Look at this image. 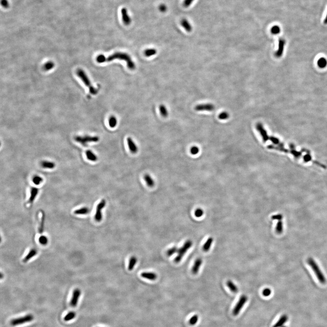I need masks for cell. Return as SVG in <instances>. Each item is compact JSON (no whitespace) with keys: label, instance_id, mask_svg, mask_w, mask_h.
Instances as JSON below:
<instances>
[{"label":"cell","instance_id":"1","mask_svg":"<svg viewBox=\"0 0 327 327\" xmlns=\"http://www.w3.org/2000/svg\"><path fill=\"white\" fill-rule=\"evenodd\" d=\"M115 59L125 61L127 63L128 67L130 70H133L136 68L135 64L132 60L131 58L129 55L123 52H116L107 57H105L104 55H99L96 57V61L98 63H102L109 61L110 62Z\"/></svg>","mask_w":327,"mask_h":327},{"label":"cell","instance_id":"2","mask_svg":"<svg viewBox=\"0 0 327 327\" xmlns=\"http://www.w3.org/2000/svg\"><path fill=\"white\" fill-rule=\"evenodd\" d=\"M307 262L312 269H313L319 281L321 284H325L326 282V278L314 260L312 258H309L308 259Z\"/></svg>","mask_w":327,"mask_h":327},{"label":"cell","instance_id":"3","mask_svg":"<svg viewBox=\"0 0 327 327\" xmlns=\"http://www.w3.org/2000/svg\"><path fill=\"white\" fill-rule=\"evenodd\" d=\"M77 76L83 82V83L89 88V91L90 94L95 95L97 93L98 91L97 89L92 86L90 80L84 71L81 69H78L77 70Z\"/></svg>","mask_w":327,"mask_h":327},{"label":"cell","instance_id":"4","mask_svg":"<svg viewBox=\"0 0 327 327\" xmlns=\"http://www.w3.org/2000/svg\"><path fill=\"white\" fill-rule=\"evenodd\" d=\"M192 244V242L191 240H187L184 243L182 246L178 249L177 252L178 255L174 260V261L175 263H178L180 262L185 253L188 250H189V248H191Z\"/></svg>","mask_w":327,"mask_h":327},{"label":"cell","instance_id":"5","mask_svg":"<svg viewBox=\"0 0 327 327\" xmlns=\"http://www.w3.org/2000/svg\"><path fill=\"white\" fill-rule=\"evenodd\" d=\"M34 319V318L33 315L31 314H28L24 316L23 317L13 319V320L10 321V324L13 326L21 325L24 324L25 323L31 322L33 321Z\"/></svg>","mask_w":327,"mask_h":327},{"label":"cell","instance_id":"6","mask_svg":"<svg viewBox=\"0 0 327 327\" xmlns=\"http://www.w3.org/2000/svg\"><path fill=\"white\" fill-rule=\"evenodd\" d=\"M75 141L78 143L85 145L90 142H97L99 141V137L98 136H77L75 138Z\"/></svg>","mask_w":327,"mask_h":327},{"label":"cell","instance_id":"7","mask_svg":"<svg viewBox=\"0 0 327 327\" xmlns=\"http://www.w3.org/2000/svg\"><path fill=\"white\" fill-rule=\"evenodd\" d=\"M106 205V201L105 200H102L97 205L96 209V212L95 215V219L97 222L101 221L102 220V210Z\"/></svg>","mask_w":327,"mask_h":327},{"label":"cell","instance_id":"8","mask_svg":"<svg viewBox=\"0 0 327 327\" xmlns=\"http://www.w3.org/2000/svg\"><path fill=\"white\" fill-rule=\"evenodd\" d=\"M248 300V298L246 296L244 295L241 296L238 302L237 303L236 306L233 310V314L234 315H237L239 314L242 308L243 307L245 303Z\"/></svg>","mask_w":327,"mask_h":327},{"label":"cell","instance_id":"9","mask_svg":"<svg viewBox=\"0 0 327 327\" xmlns=\"http://www.w3.org/2000/svg\"><path fill=\"white\" fill-rule=\"evenodd\" d=\"M81 295V291L80 289H76L74 290L72 299L70 300V302L71 306L72 307H76L77 306Z\"/></svg>","mask_w":327,"mask_h":327},{"label":"cell","instance_id":"10","mask_svg":"<svg viewBox=\"0 0 327 327\" xmlns=\"http://www.w3.org/2000/svg\"><path fill=\"white\" fill-rule=\"evenodd\" d=\"M215 109L214 105L212 104L207 103L200 104L197 105L195 107V110L198 111H212Z\"/></svg>","mask_w":327,"mask_h":327},{"label":"cell","instance_id":"11","mask_svg":"<svg viewBox=\"0 0 327 327\" xmlns=\"http://www.w3.org/2000/svg\"><path fill=\"white\" fill-rule=\"evenodd\" d=\"M256 129H257V131L260 132V134L262 136V139H263V141L264 142H266L267 141H268L269 136L267 134V131L266 130L264 129L263 125L260 123H258L256 125Z\"/></svg>","mask_w":327,"mask_h":327},{"label":"cell","instance_id":"12","mask_svg":"<svg viewBox=\"0 0 327 327\" xmlns=\"http://www.w3.org/2000/svg\"><path fill=\"white\" fill-rule=\"evenodd\" d=\"M285 45V40L283 38H280L278 40V49L275 53V56L277 58H280L283 55L284 48Z\"/></svg>","mask_w":327,"mask_h":327},{"label":"cell","instance_id":"13","mask_svg":"<svg viewBox=\"0 0 327 327\" xmlns=\"http://www.w3.org/2000/svg\"><path fill=\"white\" fill-rule=\"evenodd\" d=\"M122 21L125 25H129L131 22V19L129 16L128 10L126 8H123L121 10Z\"/></svg>","mask_w":327,"mask_h":327},{"label":"cell","instance_id":"14","mask_svg":"<svg viewBox=\"0 0 327 327\" xmlns=\"http://www.w3.org/2000/svg\"><path fill=\"white\" fill-rule=\"evenodd\" d=\"M127 141L128 145L130 151L133 154L136 153L138 151V147L137 146L136 143L133 140L131 137H128L127 139Z\"/></svg>","mask_w":327,"mask_h":327},{"label":"cell","instance_id":"15","mask_svg":"<svg viewBox=\"0 0 327 327\" xmlns=\"http://www.w3.org/2000/svg\"><path fill=\"white\" fill-rule=\"evenodd\" d=\"M202 264V260L200 258H198L196 260L191 270L192 273L193 274H196L198 273Z\"/></svg>","mask_w":327,"mask_h":327},{"label":"cell","instance_id":"16","mask_svg":"<svg viewBox=\"0 0 327 327\" xmlns=\"http://www.w3.org/2000/svg\"><path fill=\"white\" fill-rule=\"evenodd\" d=\"M141 276L143 278L152 281L155 280L157 278V275L154 272H143L141 274Z\"/></svg>","mask_w":327,"mask_h":327},{"label":"cell","instance_id":"17","mask_svg":"<svg viewBox=\"0 0 327 327\" xmlns=\"http://www.w3.org/2000/svg\"><path fill=\"white\" fill-rule=\"evenodd\" d=\"M38 254V251L35 248H32L30 250L27 255L25 256L23 260V262L26 263L29 260L32 259V258L35 257Z\"/></svg>","mask_w":327,"mask_h":327},{"label":"cell","instance_id":"18","mask_svg":"<svg viewBox=\"0 0 327 327\" xmlns=\"http://www.w3.org/2000/svg\"><path fill=\"white\" fill-rule=\"evenodd\" d=\"M180 24L181 26L184 28L186 31L187 32H191L192 30V27L191 23L187 19H183L180 22Z\"/></svg>","mask_w":327,"mask_h":327},{"label":"cell","instance_id":"19","mask_svg":"<svg viewBox=\"0 0 327 327\" xmlns=\"http://www.w3.org/2000/svg\"><path fill=\"white\" fill-rule=\"evenodd\" d=\"M38 189L35 187L31 188V189L30 197L29 199V203H32L34 202L35 199L36 198V196L38 194Z\"/></svg>","mask_w":327,"mask_h":327},{"label":"cell","instance_id":"20","mask_svg":"<svg viewBox=\"0 0 327 327\" xmlns=\"http://www.w3.org/2000/svg\"><path fill=\"white\" fill-rule=\"evenodd\" d=\"M90 209L87 207H84L75 210L74 213L77 215H86L90 212Z\"/></svg>","mask_w":327,"mask_h":327},{"label":"cell","instance_id":"21","mask_svg":"<svg viewBox=\"0 0 327 327\" xmlns=\"http://www.w3.org/2000/svg\"><path fill=\"white\" fill-rule=\"evenodd\" d=\"M144 178L145 181V182L147 184L148 186L150 187H153L154 186V180L152 179V177H151V176H150V175H149V174L145 175Z\"/></svg>","mask_w":327,"mask_h":327},{"label":"cell","instance_id":"22","mask_svg":"<svg viewBox=\"0 0 327 327\" xmlns=\"http://www.w3.org/2000/svg\"><path fill=\"white\" fill-rule=\"evenodd\" d=\"M86 157L89 159V161L93 162L96 161H97V157L91 150H87L86 152Z\"/></svg>","mask_w":327,"mask_h":327},{"label":"cell","instance_id":"23","mask_svg":"<svg viewBox=\"0 0 327 327\" xmlns=\"http://www.w3.org/2000/svg\"><path fill=\"white\" fill-rule=\"evenodd\" d=\"M213 242V239L212 238L210 237L208 239L203 245V250L205 252H207L211 248V245L212 244Z\"/></svg>","mask_w":327,"mask_h":327},{"label":"cell","instance_id":"24","mask_svg":"<svg viewBox=\"0 0 327 327\" xmlns=\"http://www.w3.org/2000/svg\"><path fill=\"white\" fill-rule=\"evenodd\" d=\"M288 320V317L286 315H283L280 319L276 323L273 327H281L283 326Z\"/></svg>","mask_w":327,"mask_h":327},{"label":"cell","instance_id":"25","mask_svg":"<svg viewBox=\"0 0 327 327\" xmlns=\"http://www.w3.org/2000/svg\"><path fill=\"white\" fill-rule=\"evenodd\" d=\"M41 166L45 169H52L55 167V164L52 162L43 161L41 163Z\"/></svg>","mask_w":327,"mask_h":327},{"label":"cell","instance_id":"26","mask_svg":"<svg viewBox=\"0 0 327 327\" xmlns=\"http://www.w3.org/2000/svg\"><path fill=\"white\" fill-rule=\"evenodd\" d=\"M227 285L230 289L234 293H236L238 291V289L237 286L233 283V282L229 280L227 282Z\"/></svg>","mask_w":327,"mask_h":327},{"label":"cell","instance_id":"27","mask_svg":"<svg viewBox=\"0 0 327 327\" xmlns=\"http://www.w3.org/2000/svg\"><path fill=\"white\" fill-rule=\"evenodd\" d=\"M137 261V259L135 256H132L129 259V263L128 269L129 271H131L135 267Z\"/></svg>","mask_w":327,"mask_h":327},{"label":"cell","instance_id":"28","mask_svg":"<svg viewBox=\"0 0 327 327\" xmlns=\"http://www.w3.org/2000/svg\"><path fill=\"white\" fill-rule=\"evenodd\" d=\"M159 110L162 116L164 117H167L168 115V111L164 105H161L159 106Z\"/></svg>","mask_w":327,"mask_h":327},{"label":"cell","instance_id":"29","mask_svg":"<svg viewBox=\"0 0 327 327\" xmlns=\"http://www.w3.org/2000/svg\"><path fill=\"white\" fill-rule=\"evenodd\" d=\"M76 314L74 312H70L69 313H68L65 316L64 318V320L65 321L68 322V321H70L72 319H73L74 318L76 317Z\"/></svg>","mask_w":327,"mask_h":327},{"label":"cell","instance_id":"30","mask_svg":"<svg viewBox=\"0 0 327 327\" xmlns=\"http://www.w3.org/2000/svg\"><path fill=\"white\" fill-rule=\"evenodd\" d=\"M318 65L321 68H324L327 66V61L324 57H321L318 61Z\"/></svg>","mask_w":327,"mask_h":327},{"label":"cell","instance_id":"31","mask_svg":"<svg viewBox=\"0 0 327 327\" xmlns=\"http://www.w3.org/2000/svg\"><path fill=\"white\" fill-rule=\"evenodd\" d=\"M117 120L116 117L114 116H111L109 119V124L111 128H114L116 126Z\"/></svg>","mask_w":327,"mask_h":327},{"label":"cell","instance_id":"32","mask_svg":"<svg viewBox=\"0 0 327 327\" xmlns=\"http://www.w3.org/2000/svg\"><path fill=\"white\" fill-rule=\"evenodd\" d=\"M157 53V51L154 49H148L145 50L144 52V54L147 57L154 56Z\"/></svg>","mask_w":327,"mask_h":327},{"label":"cell","instance_id":"33","mask_svg":"<svg viewBox=\"0 0 327 327\" xmlns=\"http://www.w3.org/2000/svg\"><path fill=\"white\" fill-rule=\"evenodd\" d=\"M276 232L278 234H281L283 232V223L282 222L281 220L278 221V222L276 226Z\"/></svg>","mask_w":327,"mask_h":327},{"label":"cell","instance_id":"34","mask_svg":"<svg viewBox=\"0 0 327 327\" xmlns=\"http://www.w3.org/2000/svg\"><path fill=\"white\" fill-rule=\"evenodd\" d=\"M270 31L272 34H280L281 31L280 27L278 25H274L271 28Z\"/></svg>","mask_w":327,"mask_h":327},{"label":"cell","instance_id":"35","mask_svg":"<svg viewBox=\"0 0 327 327\" xmlns=\"http://www.w3.org/2000/svg\"><path fill=\"white\" fill-rule=\"evenodd\" d=\"M39 242L42 245H46L48 242V239L47 236L42 235L39 237L38 239Z\"/></svg>","mask_w":327,"mask_h":327},{"label":"cell","instance_id":"36","mask_svg":"<svg viewBox=\"0 0 327 327\" xmlns=\"http://www.w3.org/2000/svg\"><path fill=\"white\" fill-rule=\"evenodd\" d=\"M43 180L42 178L38 175L35 176L32 179V182L35 185H39L42 182Z\"/></svg>","mask_w":327,"mask_h":327},{"label":"cell","instance_id":"37","mask_svg":"<svg viewBox=\"0 0 327 327\" xmlns=\"http://www.w3.org/2000/svg\"><path fill=\"white\" fill-rule=\"evenodd\" d=\"M54 67V64L52 61H49L47 62L43 66V69L46 71L50 70Z\"/></svg>","mask_w":327,"mask_h":327},{"label":"cell","instance_id":"38","mask_svg":"<svg viewBox=\"0 0 327 327\" xmlns=\"http://www.w3.org/2000/svg\"><path fill=\"white\" fill-rule=\"evenodd\" d=\"M178 248L176 246L173 247L172 248H170L167 251L166 254L168 256H171L172 255L177 252Z\"/></svg>","mask_w":327,"mask_h":327},{"label":"cell","instance_id":"39","mask_svg":"<svg viewBox=\"0 0 327 327\" xmlns=\"http://www.w3.org/2000/svg\"><path fill=\"white\" fill-rule=\"evenodd\" d=\"M198 316L197 315H195L193 316L189 320V324L191 325H195L196 324L198 321Z\"/></svg>","mask_w":327,"mask_h":327},{"label":"cell","instance_id":"40","mask_svg":"<svg viewBox=\"0 0 327 327\" xmlns=\"http://www.w3.org/2000/svg\"><path fill=\"white\" fill-rule=\"evenodd\" d=\"M229 113L226 111L221 112L220 115H218V119L221 120H226L229 118Z\"/></svg>","mask_w":327,"mask_h":327},{"label":"cell","instance_id":"41","mask_svg":"<svg viewBox=\"0 0 327 327\" xmlns=\"http://www.w3.org/2000/svg\"><path fill=\"white\" fill-rule=\"evenodd\" d=\"M204 214V211L201 209H196L195 212V215L196 217H201Z\"/></svg>","mask_w":327,"mask_h":327},{"label":"cell","instance_id":"42","mask_svg":"<svg viewBox=\"0 0 327 327\" xmlns=\"http://www.w3.org/2000/svg\"><path fill=\"white\" fill-rule=\"evenodd\" d=\"M159 10L161 13H166L167 10V7L166 5L161 4L159 6Z\"/></svg>","mask_w":327,"mask_h":327},{"label":"cell","instance_id":"43","mask_svg":"<svg viewBox=\"0 0 327 327\" xmlns=\"http://www.w3.org/2000/svg\"><path fill=\"white\" fill-rule=\"evenodd\" d=\"M194 1L195 0H184L183 2L184 6L186 8L189 7Z\"/></svg>","mask_w":327,"mask_h":327},{"label":"cell","instance_id":"44","mask_svg":"<svg viewBox=\"0 0 327 327\" xmlns=\"http://www.w3.org/2000/svg\"><path fill=\"white\" fill-rule=\"evenodd\" d=\"M271 290L269 288H266V289H264L263 291V295L265 297H268L271 294Z\"/></svg>","mask_w":327,"mask_h":327},{"label":"cell","instance_id":"45","mask_svg":"<svg viewBox=\"0 0 327 327\" xmlns=\"http://www.w3.org/2000/svg\"><path fill=\"white\" fill-rule=\"evenodd\" d=\"M199 149L198 147L196 146H193L192 147L191 149V154L193 155L197 154L199 153Z\"/></svg>","mask_w":327,"mask_h":327},{"label":"cell","instance_id":"46","mask_svg":"<svg viewBox=\"0 0 327 327\" xmlns=\"http://www.w3.org/2000/svg\"><path fill=\"white\" fill-rule=\"evenodd\" d=\"M283 218V216L281 214H277V215H273L272 216V219L273 220H278V221H281V220Z\"/></svg>","mask_w":327,"mask_h":327},{"label":"cell","instance_id":"47","mask_svg":"<svg viewBox=\"0 0 327 327\" xmlns=\"http://www.w3.org/2000/svg\"><path fill=\"white\" fill-rule=\"evenodd\" d=\"M324 23L325 25L327 24V14L326 15V17H325V19H324Z\"/></svg>","mask_w":327,"mask_h":327},{"label":"cell","instance_id":"48","mask_svg":"<svg viewBox=\"0 0 327 327\" xmlns=\"http://www.w3.org/2000/svg\"><path fill=\"white\" fill-rule=\"evenodd\" d=\"M286 327V326H282V327Z\"/></svg>","mask_w":327,"mask_h":327}]
</instances>
